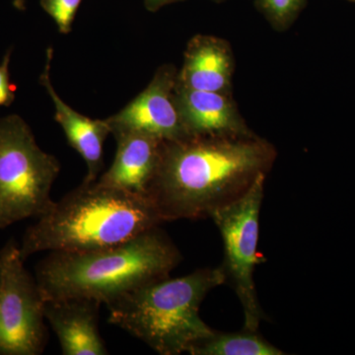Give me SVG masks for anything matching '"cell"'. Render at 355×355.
<instances>
[{
  "label": "cell",
  "mask_w": 355,
  "mask_h": 355,
  "mask_svg": "<svg viewBox=\"0 0 355 355\" xmlns=\"http://www.w3.org/2000/svg\"><path fill=\"white\" fill-rule=\"evenodd\" d=\"M101 304L87 297L44 301V317L58 336L62 354H109L98 327Z\"/></svg>",
  "instance_id": "11"
},
{
  "label": "cell",
  "mask_w": 355,
  "mask_h": 355,
  "mask_svg": "<svg viewBox=\"0 0 355 355\" xmlns=\"http://www.w3.org/2000/svg\"><path fill=\"white\" fill-rule=\"evenodd\" d=\"M83 0H41L42 8L49 14L62 34L71 32L72 24Z\"/></svg>",
  "instance_id": "16"
},
{
  "label": "cell",
  "mask_w": 355,
  "mask_h": 355,
  "mask_svg": "<svg viewBox=\"0 0 355 355\" xmlns=\"http://www.w3.org/2000/svg\"><path fill=\"white\" fill-rule=\"evenodd\" d=\"M1 270H2V261L0 258V282H1Z\"/></svg>",
  "instance_id": "19"
},
{
  "label": "cell",
  "mask_w": 355,
  "mask_h": 355,
  "mask_svg": "<svg viewBox=\"0 0 355 355\" xmlns=\"http://www.w3.org/2000/svg\"><path fill=\"white\" fill-rule=\"evenodd\" d=\"M277 156L275 147L257 135L165 141L148 197L164 222L209 218L268 176Z\"/></svg>",
  "instance_id": "1"
},
{
  "label": "cell",
  "mask_w": 355,
  "mask_h": 355,
  "mask_svg": "<svg viewBox=\"0 0 355 355\" xmlns=\"http://www.w3.org/2000/svg\"><path fill=\"white\" fill-rule=\"evenodd\" d=\"M307 3V0H254L260 11L273 29L288 30L294 24Z\"/></svg>",
  "instance_id": "15"
},
{
  "label": "cell",
  "mask_w": 355,
  "mask_h": 355,
  "mask_svg": "<svg viewBox=\"0 0 355 355\" xmlns=\"http://www.w3.org/2000/svg\"><path fill=\"white\" fill-rule=\"evenodd\" d=\"M349 1L355 2V0H349Z\"/></svg>",
  "instance_id": "21"
},
{
  "label": "cell",
  "mask_w": 355,
  "mask_h": 355,
  "mask_svg": "<svg viewBox=\"0 0 355 355\" xmlns=\"http://www.w3.org/2000/svg\"><path fill=\"white\" fill-rule=\"evenodd\" d=\"M266 178H259L244 196L210 216L223 242L220 266L226 282L234 289L241 303L244 329L254 331L266 319L254 279L256 266L263 261L258 254V242Z\"/></svg>",
  "instance_id": "6"
},
{
  "label": "cell",
  "mask_w": 355,
  "mask_h": 355,
  "mask_svg": "<svg viewBox=\"0 0 355 355\" xmlns=\"http://www.w3.org/2000/svg\"><path fill=\"white\" fill-rule=\"evenodd\" d=\"M10 55L11 50H9L0 64V106H10L15 100V87L11 84L9 77Z\"/></svg>",
  "instance_id": "17"
},
{
  "label": "cell",
  "mask_w": 355,
  "mask_h": 355,
  "mask_svg": "<svg viewBox=\"0 0 355 355\" xmlns=\"http://www.w3.org/2000/svg\"><path fill=\"white\" fill-rule=\"evenodd\" d=\"M174 100L189 137H250L256 135L240 114L232 95L178 85Z\"/></svg>",
  "instance_id": "10"
},
{
  "label": "cell",
  "mask_w": 355,
  "mask_h": 355,
  "mask_svg": "<svg viewBox=\"0 0 355 355\" xmlns=\"http://www.w3.org/2000/svg\"><path fill=\"white\" fill-rule=\"evenodd\" d=\"M234 69V55L228 41L211 35H196L187 44L177 84L232 95Z\"/></svg>",
  "instance_id": "12"
},
{
  "label": "cell",
  "mask_w": 355,
  "mask_h": 355,
  "mask_svg": "<svg viewBox=\"0 0 355 355\" xmlns=\"http://www.w3.org/2000/svg\"><path fill=\"white\" fill-rule=\"evenodd\" d=\"M60 171L57 157L40 148L21 116L0 119V229L48 214Z\"/></svg>",
  "instance_id": "5"
},
{
  "label": "cell",
  "mask_w": 355,
  "mask_h": 355,
  "mask_svg": "<svg viewBox=\"0 0 355 355\" xmlns=\"http://www.w3.org/2000/svg\"><path fill=\"white\" fill-rule=\"evenodd\" d=\"M182 254L160 226L130 241L88 252H51L36 266L44 300L87 297L108 305L156 280L170 277Z\"/></svg>",
  "instance_id": "2"
},
{
  "label": "cell",
  "mask_w": 355,
  "mask_h": 355,
  "mask_svg": "<svg viewBox=\"0 0 355 355\" xmlns=\"http://www.w3.org/2000/svg\"><path fill=\"white\" fill-rule=\"evenodd\" d=\"M178 70L174 65L159 67L153 80L119 113L106 119L111 130H139L164 141L189 139L174 100Z\"/></svg>",
  "instance_id": "8"
},
{
  "label": "cell",
  "mask_w": 355,
  "mask_h": 355,
  "mask_svg": "<svg viewBox=\"0 0 355 355\" xmlns=\"http://www.w3.org/2000/svg\"><path fill=\"white\" fill-rule=\"evenodd\" d=\"M116 142L114 162L98 183L110 188L148 196L160 167L165 141L139 130L112 132Z\"/></svg>",
  "instance_id": "9"
},
{
  "label": "cell",
  "mask_w": 355,
  "mask_h": 355,
  "mask_svg": "<svg viewBox=\"0 0 355 355\" xmlns=\"http://www.w3.org/2000/svg\"><path fill=\"white\" fill-rule=\"evenodd\" d=\"M191 355H284V350L268 342L258 331L243 329L236 333L214 331L191 347Z\"/></svg>",
  "instance_id": "14"
},
{
  "label": "cell",
  "mask_w": 355,
  "mask_h": 355,
  "mask_svg": "<svg viewBox=\"0 0 355 355\" xmlns=\"http://www.w3.org/2000/svg\"><path fill=\"white\" fill-rule=\"evenodd\" d=\"M0 258V355L42 354L49 338L43 293L15 242L1 250Z\"/></svg>",
  "instance_id": "7"
},
{
  "label": "cell",
  "mask_w": 355,
  "mask_h": 355,
  "mask_svg": "<svg viewBox=\"0 0 355 355\" xmlns=\"http://www.w3.org/2000/svg\"><path fill=\"white\" fill-rule=\"evenodd\" d=\"M163 222L148 196L83 182L25 231L20 256L116 246Z\"/></svg>",
  "instance_id": "3"
},
{
  "label": "cell",
  "mask_w": 355,
  "mask_h": 355,
  "mask_svg": "<svg viewBox=\"0 0 355 355\" xmlns=\"http://www.w3.org/2000/svg\"><path fill=\"white\" fill-rule=\"evenodd\" d=\"M212 1L222 2V1H225V0H212Z\"/></svg>",
  "instance_id": "20"
},
{
  "label": "cell",
  "mask_w": 355,
  "mask_h": 355,
  "mask_svg": "<svg viewBox=\"0 0 355 355\" xmlns=\"http://www.w3.org/2000/svg\"><path fill=\"white\" fill-rule=\"evenodd\" d=\"M182 1H184V0H144V4H146L147 10L150 12H156L162 7Z\"/></svg>",
  "instance_id": "18"
},
{
  "label": "cell",
  "mask_w": 355,
  "mask_h": 355,
  "mask_svg": "<svg viewBox=\"0 0 355 355\" xmlns=\"http://www.w3.org/2000/svg\"><path fill=\"white\" fill-rule=\"evenodd\" d=\"M224 284L220 266L156 280L109 303L108 321L159 354H189L195 343L216 331L200 309L207 294Z\"/></svg>",
  "instance_id": "4"
},
{
  "label": "cell",
  "mask_w": 355,
  "mask_h": 355,
  "mask_svg": "<svg viewBox=\"0 0 355 355\" xmlns=\"http://www.w3.org/2000/svg\"><path fill=\"white\" fill-rule=\"evenodd\" d=\"M53 55V49L49 48L40 83L50 95L55 110V120L64 130L69 146L85 161L87 174L84 178V183H93L97 181L104 168V144L108 135H112L111 127L107 120H93L79 114L58 96L51 80Z\"/></svg>",
  "instance_id": "13"
}]
</instances>
